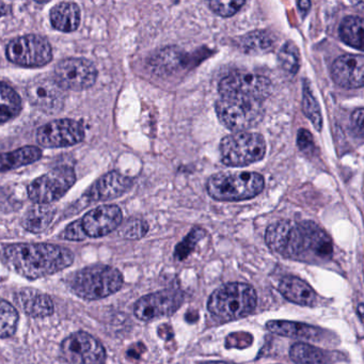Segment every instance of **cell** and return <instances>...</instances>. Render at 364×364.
I'll use <instances>...</instances> for the list:
<instances>
[{"instance_id":"27","label":"cell","mask_w":364,"mask_h":364,"mask_svg":"<svg viewBox=\"0 0 364 364\" xmlns=\"http://www.w3.org/2000/svg\"><path fill=\"white\" fill-rule=\"evenodd\" d=\"M22 102L18 93L8 86L0 82V123H5L16 118L20 114Z\"/></svg>"},{"instance_id":"17","label":"cell","mask_w":364,"mask_h":364,"mask_svg":"<svg viewBox=\"0 0 364 364\" xmlns=\"http://www.w3.org/2000/svg\"><path fill=\"white\" fill-rule=\"evenodd\" d=\"M331 75L336 84L343 88H361L364 82L363 56L347 54L338 57L332 65Z\"/></svg>"},{"instance_id":"39","label":"cell","mask_w":364,"mask_h":364,"mask_svg":"<svg viewBox=\"0 0 364 364\" xmlns=\"http://www.w3.org/2000/svg\"><path fill=\"white\" fill-rule=\"evenodd\" d=\"M298 8H299L300 11L304 14V16H306V12L310 10L311 7V3L310 1H308V0H302V1H298L297 3Z\"/></svg>"},{"instance_id":"34","label":"cell","mask_w":364,"mask_h":364,"mask_svg":"<svg viewBox=\"0 0 364 364\" xmlns=\"http://www.w3.org/2000/svg\"><path fill=\"white\" fill-rule=\"evenodd\" d=\"M245 4L246 1L244 0H230V1H210L208 6L218 16L223 18H231L236 14V12L240 11Z\"/></svg>"},{"instance_id":"6","label":"cell","mask_w":364,"mask_h":364,"mask_svg":"<svg viewBox=\"0 0 364 364\" xmlns=\"http://www.w3.org/2000/svg\"><path fill=\"white\" fill-rule=\"evenodd\" d=\"M221 159L229 167H245L262 161L266 154L263 136L250 132L232 134L221 140Z\"/></svg>"},{"instance_id":"24","label":"cell","mask_w":364,"mask_h":364,"mask_svg":"<svg viewBox=\"0 0 364 364\" xmlns=\"http://www.w3.org/2000/svg\"><path fill=\"white\" fill-rule=\"evenodd\" d=\"M42 152L37 146H25L14 152L0 154V172L16 169L39 161Z\"/></svg>"},{"instance_id":"4","label":"cell","mask_w":364,"mask_h":364,"mask_svg":"<svg viewBox=\"0 0 364 364\" xmlns=\"http://www.w3.org/2000/svg\"><path fill=\"white\" fill-rule=\"evenodd\" d=\"M264 186L263 176L255 172H221L210 176L208 193L218 201H242L257 197Z\"/></svg>"},{"instance_id":"11","label":"cell","mask_w":364,"mask_h":364,"mask_svg":"<svg viewBox=\"0 0 364 364\" xmlns=\"http://www.w3.org/2000/svg\"><path fill=\"white\" fill-rule=\"evenodd\" d=\"M61 355L72 364H104L106 351L91 334L76 332L61 344Z\"/></svg>"},{"instance_id":"15","label":"cell","mask_w":364,"mask_h":364,"mask_svg":"<svg viewBox=\"0 0 364 364\" xmlns=\"http://www.w3.org/2000/svg\"><path fill=\"white\" fill-rule=\"evenodd\" d=\"M38 141L46 148H63L74 146L85 137L84 127L74 120H57L38 131Z\"/></svg>"},{"instance_id":"7","label":"cell","mask_w":364,"mask_h":364,"mask_svg":"<svg viewBox=\"0 0 364 364\" xmlns=\"http://www.w3.org/2000/svg\"><path fill=\"white\" fill-rule=\"evenodd\" d=\"M216 114L221 124L240 133L257 127L264 117L261 102L244 97H221L216 103Z\"/></svg>"},{"instance_id":"2","label":"cell","mask_w":364,"mask_h":364,"mask_svg":"<svg viewBox=\"0 0 364 364\" xmlns=\"http://www.w3.org/2000/svg\"><path fill=\"white\" fill-rule=\"evenodd\" d=\"M4 257L12 270L28 279L56 274L74 261L71 250L50 244L10 245L4 251Z\"/></svg>"},{"instance_id":"28","label":"cell","mask_w":364,"mask_h":364,"mask_svg":"<svg viewBox=\"0 0 364 364\" xmlns=\"http://www.w3.org/2000/svg\"><path fill=\"white\" fill-rule=\"evenodd\" d=\"M240 46L244 53L251 55L264 54L274 48V41L269 33L264 31H253L242 37Z\"/></svg>"},{"instance_id":"14","label":"cell","mask_w":364,"mask_h":364,"mask_svg":"<svg viewBox=\"0 0 364 364\" xmlns=\"http://www.w3.org/2000/svg\"><path fill=\"white\" fill-rule=\"evenodd\" d=\"M29 101L46 114H57L65 106V92L54 77L40 76L29 82L26 88Z\"/></svg>"},{"instance_id":"8","label":"cell","mask_w":364,"mask_h":364,"mask_svg":"<svg viewBox=\"0 0 364 364\" xmlns=\"http://www.w3.org/2000/svg\"><path fill=\"white\" fill-rule=\"evenodd\" d=\"M218 91L221 97H244L262 103L272 93V84L262 74L235 71L221 80Z\"/></svg>"},{"instance_id":"5","label":"cell","mask_w":364,"mask_h":364,"mask_svg":"<svg viewBox=\"0 0 364 364\" xmlns=\"http://www.w3.org/2000/svg\"><path fill=\"white\" fill-rule=\"evenodd\" d=\"M123 277L117 268L95 265L71 277L70 287L78 297L99 300L117 293L122 287Z\"/></svg>"},{"instance_id":"22","label":"cell","mask_w":364,"mask_h":364,"mask_svg":"<svg viewBox=\"0 0 364 364\" xmlns=\"http://www.w3.org/2000/svg\"><path fill=\"white\" fill-rule=\"evenodd\" d=\"M50 22L55 29L63 33L76 31L80 24V9L74 3H60L50 11Z\"/></svg>"},{"instance_id":"21","label":"cell","mask_w":364,"mask_h":364,"mask_svg":"<svg viewBox=\"0 0 364 364\" xmlns=\"http://www.w3.org/2000/svg\"><path fill=\"white\" fill-rule=\"evenodd\" d=\"M266 328L272 333L287 336V338L319 341V338L321 336L319 328L313 327L306 323H295V321H269L266 323Z\"/></svg>"},{"instance_id":"18","label":"cell","mask_w":364,"mask_h":364,"mask_svg":"<svg viewBox=\"0 0 364 364\" xmlns=\"http://www.w3.org/2000/svg\"><path fill=\"white\" fill-rule=\"evenodd\" d=\"M133 185V180L117 171L102 176L89 191L91 201H107L124 195Z\"/></svg>"},{"instance_id":"33","label":"cell","mask_w":364,"mask_h":364,"mask_svg":"<svg viewBox=\"0 0 364 364\" xmlns=\"http://www.w3.org/2000/svg\"><path fill=\"white\" fill-rule=\"evenodd\" d=\"M149 227L141 219H131L120 230V234L127 240H139L148 233Z\"/></svg>"},{"instance_id":"30","label":"cell","mask_w":364,"mask_h":364,"mask_svg":"<svg viewBox=\"0 0 364 364\" xmlns=\"http://www.w3.org/2000/svg\"><path fill=\"white\" fill-rule=\"evenodd\" d=\"M302 109L306 118L314 125L316 131H321L323 127V118H321V107L315 100L312 91L308 82H304V95H302Z\"/></svg>"},{"instance_id":"29","label":"cell","mask_w":364,"mask_h":364,"mask_svg":"<svg viewBox=\"0 0 364 364\" xmlns=\"http://www.w3.org/2000/svg\"><path fill=\"white\" fill-rule=\"evenodd\" d=\"M18 321L16 309L6 300L0 299V338L14 336L18 327Z\"/></svg>"},{"instance_id":"25","label":"cell","mask_w":364,"mask_h":364,"mask_svg":"<svg viewBox=\"0 0 364 364\" xmlns=\"http://www.w3.org/2000/svg\"><path fill=\"white\" fill-rule=\"evenodd\" d=\"M55 216V208L50 205H37L31 208L23 219V227L33 233H40L48 229Z\"/></svg>"},{"instance_id":"19","label":"cell","mask_w":364,"mask_h":364,"mask_svg":"<svg viewBox=\"0 0 364 364\" xmlns=\"http://www.w3.org/2000/svg\"><path fill=\"white\" fill-rule=\"evenodd\" d=\"M278 289L285 299L293 304L304 306H312L316 304L317 294L314 289L297 277H285L279 283Z\"/></svg>"},{"instance_id":"9","label":"cell","mask_w":364,"mask_h":364,"mask_svg":"<svg viewBox=\"0 0 364 364\" xmlns=\"http://www.w3.org/2000/svg\"><path fill=\"white\" fill-rule=\"evenodd\" d=\"M75 172L63 166L33 181L28 187V195L35 203L48 205L57 201L75 184Z\"/></svg>"},{"instance_id":"35","label":"cell","mask_w":364,"mask_h":364,"mask_svg":"<svg viewBox=\"0 0 364 364\" xmlns=\"http://www.w3.org/2000/svg\"><path fill=\"white\" fill-rule=\"evenodd\" d=\"M297 144L300 151L304 154H312L314 152V140L310 132L306 129H299L297 135Z\"/></svg>"},{"instance_id":"13","label":"cell","mask_w":364,"mask_h":364,"mask_svg":"<svg viewBox=\"0 0 364 364\" xmlns=\"http://www.w3.org/2000/svg\"><path fill=\"white\" fill-rule=\"evenodd\" d=\"M97 76L95 65L86 59H65L55 68L54 80L65 91L90 88L97 80Z\"/></svg>"},{"instance_id":"1","label":"cell","mask_w":364,"mask_h":364,"mask_svg":"<svg viewBox=\"0 0 364 364\" xmlns=\"http://www.w3.org/2000/svg\"><path fill=\"white\" fill-rule=\"evenodd\" d=\"M265 240L272 252L293 261L323 263L333 255L331 238L312 221H277L268 227Z\"/></svg>"},{"instance_id":"16","label":"cell","mask_w":364,"mask_h":364,"mask_svg":"<svg viewBox=\"0 0 364 364\" xmlns=\"http://www.w3.org/2000/svg\"><path fill=\"white\" fill-rule=\"evenodd\" d=\"M122 223V212L117 205L100 206L82 219L85 233L89 237H102L116 230Z\"/></svg>"},{"instance_id":"42","label":"cell","mask_w":364,"mask_h":364,"mask_svg":"<svg viewBox=\"0 0 364 364\" xmlns=\"http://www.w3.org/2000/svg\"><path fill=\"white\" fill-rule=\"evenodd\" d=\"M200 364H232L229 363V362H223V361H212V362H203V363Z\"/></svg>"},{"instance_id":"10","label":"cell","mask_w":364,"mask_h":364,"mask_svg":"<svg viewBox=\"0 0 364 364\" xmlns=\"http://www.w3.org/2000/svg\"><path fill=\"white\" fill-rule=\"evenodd\" d=\"M7 57L11 63L22 67L35 68L48 65L53 58L48 40L40 36H24L10 42Z\"/></svg>"},{"instance_id":"12","label":"cell","mask_w":364,"mask_h":364,"mask_svg":"<svg viewBox=\"0 0 364 364\" xmlns=\"http://www.w3.org/2000/svg\"><path fill=\"white\" fill-rule=\"evenodd\" d=\"M184 295L178 289H164L140 298L135 304L136 316L140 321H150L170 316L182 306Z\"/></svg>"},{"instance_id":"31","label":"cell","mask_w":364,"mask_h":364,"mask_svg":"<svg viewBox=\"0 0 364 364\" xmlns=\"http://www.w3.org/2000/svg\"><path fill=\"white\" fill-rule=\"evenodd\" d=\"M279 63L287 73L295 75L299 71L300 55L297 46L293 42H287L279 52Z\"/></svg>"},{"instance_id":"38","label":"cell","mask_w":364,"mask_h":364,"mask_svg":"<svg viewBox=\"0 0 364 364\" xmlns=\"http://www.w3.org/2000/svg\"><path fill=\"white\" fill-rule=\"evenodd\" d=\"M351 127L358 137L363 136V109L358 108L351 116Z\"/></svg>"},{"instance_id":"40","label":"cell","mask_w":364,"mask_h":364,"mask_svg":"<svg viewBox=\"0 0 364 364\" xmlns=\"http://www.w3.org/2000/svg\"><path fill=\"white\" fill-rule=\"evenodd\" d=\"M7 6L5 5L4 3H0V16H4V14L7 12Z\"/></svg>"},{"instance_id":"3","label":"cell","mask_w":364,"mask_h":364,"mask_svg":"<svg viewBox=\"0 0 364 364\" xmlns=\"http://www.w3.org/2000/svg\"><path fill=\"white\" fill-rule=\"evenodd\" d=\"M257 293L250 285L229 283L210 295L208 310L216 321L227 323L248 316L257 306Z\"/></svg>"},{"instance_id":"20","label":"cell","mask_w":364,"mask_h":364,"mask_svg":"<svg viewBox=\"0 0 364 364\" xmlns=\"http://www.w3.org/2000/svg\"><path fill=\"white\" fill-rule=\"evenodd\" d=\"M18 301L27 315L36 318L50 316L54 313V304L50 296L36 289H23L18 293Z\"/></svg>"},{"instance_id":"41","label":"cell","mask_w":364,"mask_h":364,"mask_svg":"<svg viewBox=\"0 0 364 364\" xmlns=\"http://www.w3.org/2000/svg\"><path fill=\"white\" fill-rule=\"evenodd\" d=\"M358 312H359V316H360V319H363V316H362V315H363V304H359V306H358Z\"/></svg>"},{"instance_id":"36","label":"cell","mask_w":364,"mask_h":364,"mask_svg":"<svg viewBox=\"0 0 364 364\" xmlns=\"http://www.w3.org/2000/svg\"><path fill=\"white\" fill-rule=\"evenodd\" d=\"M63 237L69 240H84L87 237L82 228V220L75 221L65 229Z\"/></svg>"},{"instance_id":"26","label":"cell","mask_w":364,"mask_h":364,"mask_svg":"<svg viewBox=\"0 0 364 364\" xmlns=\"http://www.w3.org/2000/svg\"><path fill=\"white\" fill-rule=\"evenodd\" d=\"M363 18L359 16H347L341 23L338 29L341 40L355 50H363Z\"/></svg>"},{"instance_id":"23","label":"cell","mask_w":364,"mask_h":364,"mask_svg":"<svg viewBox=\"0 0 364 364\" xmlns=\"http://www.w3.org/2000/svg\"><path fill=\"white\" fill-rule=\"evenodd\" d=\"M289 357L295 364H333L329 351L308 343H296L289 349Z\"/></svg>"},{"instance_id":"37","label":"cell","mask_w":364,"mask_h":364,"mask_svg":"<svg viewBox=\"0 0 364 364\" xmlns=\"http://www.w3.org/2000/svg\"><path fill=\"white\" fill-rule=\"evenodd\" d=\"M247 343V344L251 345L252 344V336L251 334L245 333V332H237V333L231 334V336H228L227 338V347L231 348V347H237V348H244L242 347V343Z\"/></svg>"},{"instance_id":"32","label":"cell","mask_w":364,"mask_h":364,"mask_svg":"<svg viewBox=\"0 0 364 364\" xmlns=\"http://www.w3.org/2000/svg\"><path fill=\"white\" fill-rule=\"evenodd\" d=\"M206 235L205 231L201 228H195L191 230V233L176 247L174 251V257L178 261H183L191 255V253L195 250L198 242Z\"/></svg>"}]
</instances>
